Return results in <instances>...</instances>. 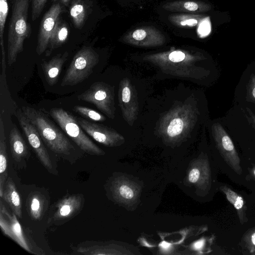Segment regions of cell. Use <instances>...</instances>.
Here are the masks:
<instances>
[{
	"mask_svg": "<svg viewBox=\"0 0 255 255\" xmlns=\"http://www.w3.org/2000/svg\"><path fill=\"white\" fill-rule=\"evenodd\" d=\"M46 199L40 192L31 193L26 201V208L30 218L35 221L42 219L45 207Z\"/></svg>",
	"mask_w": 255,
	"mask_h": 255,
	"instance_id": "19",
	"label": "cell"
},
{
	"mask_svg": "<svg viewBox=\"0 0 255 255\" xmlns=\"http://www.w3.org/2000/svg\"><path fill=\"white\" fill-rule=\"evenodd\" d=\"M9 145L12 156L16 162H19L27 156L28 150L27 145L14 124L9 133Z\"/></svg>",
	"mask_w": 255,
	"mask_h": 255,
	"instance_id": "16",
	"label": "cell"
},
{
	"mask_svg": "<svg viewBox=\"0 0 255 255\" xmlns=\"http://www.w3.org/2000/svg\"><path fill=\"white\" fill-rule=\"evenodd\" d=\"M21 110L51 150L62 156H70L75 151L69 139L43 113L28 106L22 107Z\"/></svg>",
	"mask_w": 255,
	"mask_h": 255,
	"instance_id": "2",
	"label": "cell"
},
{
	"mask_svg": "<svg viewBox=\"0 0 255 255\" xmlns=\"http://www.w3.org/2000/svg\"><path fill=\"white\" fill-rule=\"evenodd\" d=\"M246 100L255 104V75L251 74L247 85Z\"/></svg>",
	"mask_w": 255,
	"mask_h": 255,
	"instance_id": "24",
	"label": "cell"
},
{
	"mask_svg": "<svg viewBox=\"0 0 255 255\" xmlns=\"http://www.w3.org/2000/svg\"><path fill=\"white\" fill-rule=\"evenodd\" d=\"M74 0H53L54 2H60L64 6H69L70 4Z\"/></svg>",
	"mask_w": 255,
	"mask_h": 255,
	"instance_id": "33",
	"label": "cell"
},
{
	"mask_svg": "<svg viewBox=\"0 0 255 255\" xmlns=\"http://www.w3.org/2000/svg\"><path fill=\"white\" fill-rule=\"evenodd\" d=\"M73 111L82 117L95 122H103L106 118L101 114L90 108L82 106H76Z\"/></svg>",
	"mask_w": 255,
	"mask_h": 255,
	"instance_id": "22",
	"label": "cell"
},
{
	"mask_svg": "<svg viewBox=\"0 0 255 255\" xmlns=\"http://www.w3.org/2000/svg\"><path fill=\"white\" fill-rule=\"evenodd\" d=\"M249 174L246 179L247 180H253L255 182V164L252 163V166L248 168Z\"/></svg>",
	"mask_w": 255,
	"mask_h": 255,
	"instance_id": "30",
	"label": "cell"
},
{
	"mask_svg": "<svg viewBox=\"0 0 255 255\" xmlns=\"http://www.w3.org/2000/svg\"><path fill=\"white\" fill-rule=\"evenodd\" d=\"M15 116L29 144L41 163L47 170L51 171L53 167L49 153L37 128L24 115L21 109L16 111Z\"/></svg>",
	"mask_w": 255,
	"mask_h": 255,
	"instance_id": "7",
	"label": "cell"
},
{
	"mask_svg": "<svg viewBox=\"0 0 255 255\" xmlns=\"http://www.w3.org/2000/svg\"><path fill=\"white\" fill-rule=\"evenodd\" d=\"M119 192L122 197L127 199H131L134 195L133 191L130 187L124 185L120 187Z\"/></svg>",
	"mask_w": 255,
	"mask_h": 255,
	"instance_id": "26",
	"label": "cell"
},
{
	"mask_svg": "<svg viewBox=\"0 0 255 255\" xmlns=\"http://www.w3.org/2000/svg\"><path fill=\"white\" fill-rule=\"evenodd\" d=\"M212 129L213 137L221 156L234 171L241 175L243 170L241 159L231 137L220 123L214 124Z\"/></svg>",
	"mask_w": 255,
	"mask_h": 255,
	"instance_id": "6",
	"label": "cell"
},
{
	"mask_svg": "<svg viewBox=\"0 0 255 255\" xmlns=\"http://www.w3.org/2000/svg\"><path fill=\"white\" fill-rule=\"evenodd\" d=\"M49 114L83 151L92 155L104 154L103 151L85 133L77 118L69 112L62 108H53Z\"/></svg>",
	"mask_w": 255,
	"mask_h": 255,
	"instance_id": "3",
	"label": "cell"
},
{
	"mask_svg": "<svg viewBox=\"0 0 255 255\" xmlns=\"http://www.w3.org/2000/svg\"><path fill=\"white\" fill-rule=\"evenodd\" d=\"M0 198L7 203L17 217L22 218L21 199L14 182L9 177L6 180L2 196Z\"/></svg>",
	"mask_w": 255,
	"mask_h": 255,
	"instance_id": "17",
	"label": "cell"
},
{
	"mask_svg": "<svg viewBox=\"0 0 255 255\" xmlns=\"http://www.w3.org/2000/svg\"><path fill=\"white\" fill-rule=\"evenodd\" d=\"M206 243L205 239H201L196 242L194 245V248L196 250H200L203 249Z\"/></svg>",
	"mask_w": 255,
	"mask_h": 255,
	"instance_id": "31",
	"label": "cell"
},
{
	"mask_svg": "<svg viewBox=\"0 0 255 255\" xmlns=\"http://www.w3.org/2000/svg\"><path fill=\"white\" fill-rule=\"evenodd\" d=\"M185 54L181 51H174L169 55V60L174 62L182 61L185 59Z\"/></svg>",
	"mask_w": 255,
	"mask_h": 255,
	"instance_id": "27",
	"label": "cell"
},
{
	"mask_svg": "<svg viewBox=\"0 0 255 255\" xmlns=\"http://www.w3.org/2000/svg\"><path fill=\"white\" fill-rule=\"evenodd\" d=\"M79 100L94 105L108 116L112 115V93L109 87L102 82H95L77 96Z\"/></svg>",
	"mask_w": 255,
	"mask_h": 255,
	"instance_id": "9",
	"label": "cell"
},
{
	"mask_svg": "<svg viewBox=\"0 0 255 255\" xmlns=\"http://www.w3.org/2000/svg\"><path fill=\"white\" fill-rule=\"evenodd\" d=\"M239 246L243 253L255 255V226L248 229L243 234Z\"/></svg>",
	"mask_w": 255,
	"mask_h": 255,
	"instance_id": "21",
	"label": "cell"
},
{
	"mask_svg": "<svg viewBox=\"0 0 255 255\" xmlns=\"http://www.w3.org/2000/svg\"><path fill=\"white\" fill-rule=\"evenodd\" d=\"M99 62V55L91 46H84L74 55L62 80L63 87L82 83L92 73Z\"/></svg>",
	"mask_w": 255,
	"mask_h": 255,
	"instance_id": "4",
	"label": "cell"
},
{
	"mask_svg": "<svg viewBox=\"0 0 255 255\" xmlns=\"http://www.w3.org/2000/svg\"><path fill=\"white\" fill-rule=\"evenodd\" d=\"M47 0H31V18L33 21L36 20L41 14Z\"/></svg>",
	"mask_w": 255,
	"mask_h": 255,
	"instance_id": "25",
	"label": "cell"
},
{
	"mask_svg": "<svg viewBox=\"0 0 255 255\" xmlns=\"http://www.w3.org/2000/svg\"><path fill=\"white\" fill-rule=\"evenodd\" d=\"M220 189L221 192L225 194L227 200L236 210L241 224L244 225L248 222L247 207L242 196L227 185H222Z\"/></svg>",
	"mask_w": 255,
	"mask_h": 255,
	"instance_id": "15",
	"label": "cell"
},
{
	"mask_svg": "<svg viewBox=\"0 0 255 255\" xmlns=\"http://www.w3.org/2000/svg\"><path fill=\"white\" fill-rule=\"evenodd\" d=\"M0 228L2 232L14 241L26 252L34 255H44L43 250L36 246L18 222L16 215L10 212L0 201Z\"/></svg>",
	"mask_w": 255,
	"mask_h": 255,
	"instance_id": "5",
	"label": "cell"
},
{
	"mask_svg": "<svg viewBox=\"0 0 255 255\" xmlns=\"http://www.w3.org/2000/svg\"><path fill=\"white\" fill-rule=\"evenodd\" d=\"M8 156L6 151V138L4 132V124L0 116V197L3 194L4 186L7 179Z\"/></svg>",
	"mask_w": 255,
	"mask_h": 255,
	"instance_id": "18",
	"label": "cell"
},
{
	"mask_svg": "<svg viewBox=\"0 0 255 255\" xmlns=\"http://www.w3.org/2000/svg\"><path fill=\"white\" fill-rule=\"evenodd\" d=\"M184 128V123L180 118H175L171 121L167 129L168 135L170 137L176 136L181 133Z\"/></svg>",
	"mask_w": 255,
	"mask_h": 255,
	"instance_id": "23",
	"label": "cell"
},
{
	"mask_svg": "<svg viewBox=\"0 0 255 255\" xmlns=\"http://www.w3.org/2000/svg\"><path fill=\"white\" fill-rule=\"evenodd\" d=\"M68 55V52L65 51L62 54H58L48 61H44L41 64L45 79L49 85L53 86L57 82Z\"/></svg>",
	"mask_w": 255,
	"mask_h": 255,
	"instance_id": "13",
	"label": "cell"
},
{
	"mask_svg": "<svg viewBox=\"0 0 255 255\" xmlns=\"http://www.w3.org/2000/svg\"><path fill=\"white\" fill-rule=\"evenodd\" d=\"M246 110L249 114V118L253 125L255 127V115L250 108H246Z\"/></svg>",
	"mask_w": 255,
	"mask_h": 255,
	"instance_id": "32",
	"label": "cell"
},
{
	"mask_svg": "<svg viewBox=\"0 0 255 255\" xmlns=\"http://www.w3.org/2000/svg\"><path fill=\"white\" fill-rule=\"evenodd\" d=\"M161 245H162V247L164 249H166L169 247V245L167 243H166V242L165 243L164 242H162Z\"/></svg>",
	"mask_w": 255,
	"mask_h": 255,
	"instance_id": "34",
	"label": "cell"
},
{
	"mask_svg": "<svg viewBox=\"0 0 255 255\" xmlns=\"http://www.w3.org/2000/svg\"><path fill=\"white\" fill-rule=\"evenodd\" d=\"M66 11L60 2H54L43 15L39 28L36 52L38 55L45 52L52 32L61 13Z\"/></svg>",
	"mask_w": 255,
	"mask_h": 255,
	"instance_id": "8",
	"label": "cell"
},
{
	"mask_svg": "<svg viewBox=\"0 0 255 255\" xmlns=\"http://www.w3.org/2000/svg\"><path fill=\"white\" fill-rule=\"evenodd\" d=\"M200 176V171L198 168H193L189 173L188 179L191 183H196L199 180Z\"/></svg>",
	"mask_w": 255,
	"mask_h": 255,
	"instance_id": "28",
	"label": "cell"
},
{
	"mask_svg": "<svg viewBox=\"0 0 255 255\" xmlns=\"http://www.w3.org/2000/svg\"><path fill=\"white\" fill-rule=\"evenodd\" d=\"M9 10L7 0H0V44L1 50V75L5 81L6 59L4 46L3 33L5 24Z\"/></svg>",
	"mask_w": 255,
	"mask_h": 255,
	"instance_id": "20",
	"label": "cell"
},
{
	"mask_svg": "<svg viewBox=\"0 0 255 255\" xmlns=\"http://www.w3.org/2000/svg\"><path fill=\"white\" fill-rule=\"evenodd\" d=\"M77 120L83 129L97 142L107 146L115 144L118 135L111 129L82 118H77Z\"/></svg>",
	"mask_w": 255,
	"mask_h": 255,
	"instance_id": "11",
	"label": "cell"
},
{
	"mask_svg": "<svg viewBox=\"0 0 255 255\" xmlns=\"http://www.w3.org/2000/svg\"><path fill=\"white\" fill-rule=\"evenodd\" d=\"M93 2L91 0H74L69 6V14L75 28L81 29L92 13Z\"/></svg>",
	"mask_w": 255,
	"mask_h": 255,
	"instance_id": "12",
	"label": "cell"
},
{
	"mask_svg": "<svg viewBox=\"0 0 255 255\" xmlns=\"http://www.w3.org/2000/svg\"><path fill=\"white\" fill-rule=\"evenodd\" d=\"M84 203V198L82 194L65 196L55 205L53 219L56 221H63L74 217L80 212Z\"/></svg>",
	"mask_w": 255,
	"mask_h": 255,
	"instance_id": "10",
	"label": "cell"
},
{
	"mask_svg": "<svg viewBox=\"0 0 255 255\" xmlns=\"http://www.w3.org/2000/svg\"><path fill=\"white\" fill-rule=\"evenodd\" d=\"M31 0H11L12 12L9 22L7 44V59L10 66L23 50L26 39L29 38L32 29L28 21V12Z\"/></svg>",
	"mask_w": 255,
	"mask_h": 255,
	"instance_id": "1",
	"label": "cell"
},
{
	"mask_svg": "<svg viewBox=\"0 0 255 255\" xmlns=\"http://www.w3.org/2000/svg\"><path fill=\"white\" fill-rule=\"evenodd\" d=\"M69 32L68 24L60 17L50 37L48 45L45 51V55L50 56L54 49L65 43L68 38Z\"/></svg>",
	"mask_w": 255,
	"mask_h": 255,
	"instance_id": "14",
	"label": "cell"
},
{
	"mask_svg": "<svg viewBox=\"0 0 255 255\" xmlns=\"http://www.w3.org/2000/svg\"><path fill=\"white\" fill-rule=\"evenodd\" d=\"M130 90L128 87H125L123 89L122 92V101L125 103L128 102L130 98Z\"/></svg>",
	"mask_w": 255,
	"mask_h": 255,
	"instance_id": "29",
	"label": "cell"
}]
</instances>
